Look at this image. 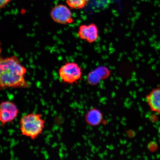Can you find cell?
Segmentation results:
<instances>
[{
  "instance_id": "1",
  "label": "cell",
  "mask_w": 160,
  "mask_h": 160,
  "mask_svg": "<svg viewBox=\"0 0 160 160\" xmlns=\"http://www.w3.org/2000/svg\"><path fill=\"white\" fill-rule=\"evenodd\" d=\"M27 70L15 56L1 59L0 87L7 88H28L29 85L25 79Z\"/></svg>"
},
{
  "instance_id": "2",
  "label": "cell",
  "mask_w": 160,
  "mask_h": 160,
  "mask_svg": "<svg viewBox=\"0 0 160 160\" xmlns=\"http://www.w3.org/2000/svg\"><path fill=\"white\" fill-rule=\"evenodd\" d=\"M45 124L46 121L41 114L29 113L20 119L19 128L23 136L35 140L43 133Z\"/></svg>"
},
{
  "instance_id": "3",
  "label": "cell",
  "mask_w": 160,
  "mask_h": 160,
  "mask_svg": "<svg viewBox=\"0 0 160 160\" xmlns=\"http://www.w3.org/2000/svg\"><path fill=\"white\" fill-rule=\"evenodd\" d=\"M59 73L62 81L69 84L77 83L81 79L82 74L81 67L73 62L66 63L60 68Z\"/></svg>"
},
{
  "instance_id": "4",
  "label": "cell",
  "mask_w": 160,
  "mask_h": 160,
  "mask_svg": "<svg viewBox=\"0 0 160 160\" xmlns=\"http://www.w3.org/2000/svg\"><path fill=\"white\" fill-rule=\"evenodd\" d=\"M19 113V110L13 102L3 101L1 104L0 121L2 127L11 123L17 118Z\"/></svg>"
},
{
  "instance_id": "5",
  "label": "cell",
  "mask_w": 160,
  "mask_h": 160,
  "mask_svg": "<svg viewBox=\"0 0 160 160\" xmlns=\"http://www.w3.org/2000/svg\"><path fill=\"white\" fill-rule=\"evenodd\" d=\"M52 19L56 23L66 25L73 21L72 14L69 8L64 5L55 6L51 12Z\"/></svg>"
},
{
  "instance_id": "6",
  "label": "cell",
  "mask_w": 160,
  "mask_h": 160,
  "mask_svg": "<svg viewBox=\"0 0 160 160\" xmlns=\"http://www.w3.org/2000/svg\"><path fill=\"white\" fill-rule=\"evenodd\" d=\"M78 36L80 39L84 40L89 43H92L99 39V30L94 23L81 25L79 28Z\"/></svg>"
},
{
  "instance_id": "7",
  "label": "cell",
  "mask_w": 160,
  "mask_h": 160,
  "mask_svg": "<svg viewBox=\"0 0 160 160\" xmlns=\"http://www.w3.org/2000/svg\"><path fill=\"white\" fill-rule=\"evenodd\" d=\"M146 101L151 111L160 115V84L146 96Z\"/></svg>"
},
{
  "instance_id": "8",
  "label": "cell",
  "mask_w": 160,
  "mask_h": 160,
  "mask_svg": "<svg viewBox=\"0 0 160 160\" xmlns=\"http://www.w3.org/2000/svg\"><path fill=\"white\" fill-rule=\"evenodd\" d=\"M85 118L88 125L96 127L101 124L103 121V116L100 110L95 108L89 109L87 112Z\"/></svg>"
},
{
  "instance_id": "9",
  "label": "cell",
  "mask_w": 160,
  "mask_h": 160,
  "mask_svg": "<svg viewBox=\"0 0 160 160\" xmlns=\"http://www.w3.org/2000/svg\"><path fill=\"white\" fill-rule=\"evenodd\" d=\"M91 0H66V2L72 9H82L84 8Z\"/></svg>"
},
{
  "instance_id": "10",
  "label": "cell",
  "mask_w": 160,
  "mask_h": 160,
  "mask_svg": "<svg viewBox=\"0 0 160 160\" xmlns=\"http://www.w3.org/2000/svg\"><path fill=\"white\" fill-rule=\"evenodd\" d=\"M11 0H1L0 7L1 9L4 8L8 4Z\"/></svg>"
}]
</instances>
